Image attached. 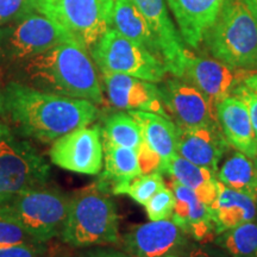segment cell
<instances>
[{
    "instance_id": "cell-6",
    "label": "cell",
    "mask_w": 257,
    "mask_h": 257,
    "mask_svg": "<svg viewBox=\"0 0 257 257\" xmlns=\"http://www.w3.org/2000/svg\"><path fill=\"white\" fill-rule=\"evenodd\" d=\"M50 173L36 148L0 121V202L25 189L46 186Z\"/></svg>"
},
{
    "instance_id": "cell-4",
    "label": "cell",
    "mask_w": 257,
    "mask_h": 257,
    "mask_svg": "<svg viewBox=\"0 0 257 257\" xmlns=\"http://www.w3.org/2000/svg\"><path fill=\"white\" fill-rule=\"evenodd\" d=\"M214 59L237 69L257 70V19L244 0H226L204 38Z\"/></svg>"
},
{
    "instance_id": "cell-41",
    "label": "cell",
    "mask_w": 257,
    "mask_h": 257,
    "mask_svg": "<svg viewBox=\"0 0 257 257\" xmlns=\"http://www.w3.org/2000/svg\"><path fill=\"white\" fill-rule=\"evenodd\" d=\"M4 110V93L0 92V113Z\"/></svg>"
},
{
    "instance_id": "cell-11",
    "label": "cell",
    "mask_w": 257,
    "mask_h": 257,
    "mask_svg": "<svg viewBox=\"0 0 257 257\" xmlns=\"http://www.w3.org/2000/svg\"><path fill=\"white\" fill-rule=\"evenodd\" d=\"M251 73L233 68L216 59L197 56L188 50L181 79L199 89L216 107L223 99L232 95Z\"/></svg>"
},
{
    "instance_id": "cell-24",
    "label": "cell",
    "mask_w": 257,
    "mask_h": 257,
    "mask_svg": "<svg viewBox=\"0 0 257 257\" xmlns=\"http://www.w3.org/2000/svg\"><path fill=\"white\" fill-rule=\"evenodd\" d=\"M162 174L186 186L197 194L200 200L210 206L218 194V179L213 170L204 168L176 154L163 168Z\"/></svg>"
},
{
    "instance_id": "cell-44",
    "label": "cell",
    "mask_w": 257,
    "mask_h": 257,
    "mask_svg": "<svg viewBox=\"0 0 257 257\" xmlns=\"http://www.w3.org/2000/svg\"><path fill=\"white\" fill-rule=\"evenodd\" d=\"M255 257H257V252H256V256Z\"/></svg>"
},
{
    "instance_id": "cell-22",
    "label": "cell",
    "mask_w": 257,
    "mask_h": 257,
    "mask_svg": "<svg viewBox=\"0 0 257 257\" xmlns=\"http://www.w3.org/2000/svg\"><path fill=\"white\" fill-rule=\"evenodd\" d=\"M110 28L136 42L163 61L159 41L134 0H115Z\"/></svg>"
},
{
    "instance_id": "cell-21",
    "label": "cell",
    "mask_w": 257,
    "mask_h": 257,
    "mask_svg": "<svg viewBox=\"0 0 257 257\" xmlns=\"http://www.w3.org/2000/svg\"><path fill=\"white\" fill-rule=\"evenodd\" d=\"M104 172L98 184L112 194H123L124 189L133 180L142 175L138 163L137 150L105 142Z\"/></svg>"
},
{
    "instance_id": "cell-18",
    "label": "cell",
    "mask_w": 257,
    "mask_h": 257,
    "mask_svg": "<svg viewBox=\"0 0 257 257\" xmlns=\"http://www.w3.org/2000/svg\"><path fill=\"white\" fill-rule=\"evenodd\" d=\"M219 127L230 147L255 160L257 138L245 102L236 95H229L216 106Z\"/></svg>"
},
{
    "instance_id": "cell-32",
    "label": "cell",
    "mask_w": 257,
    "mask_h": 257,
    "mask_svg": "<svg viewBox=\"0 0 257 257\" xmlns=\"http://www.w3.org/2000/svg\"><path fill=\"white\" fill-rule=\"evenodd\" d=\"M44 252V243H17L0 245V257H42Z\"/></svg>"
},
{
    "instance_id": "cell-7",
    "label": "cell",
    "mask_w": 257,
    "mask_h": 257,
    "mask_svg": "<svg viewBox=\"0 0 257 257\" xmlns=\"http://www.w3.org/2000/svg\"><path fill=\"white\" fill-rule=\"evenodd\" d=\"M101 73H115L160 83L165 80V63L146 48L110 28L89 50Z\"/></svg>"
},
{
    "instance_id": "cell-30",
    "label": "cell",
    "mask_w": 257,
    "mask_h": 257,
    "mask_svg": "<svg viewBox=\"0 0 257 257\" xmlns=\"http://www.w3.org/2000/svg\"><path fill=\"white\" fill-rule=\"evenodd\" d=\"M17 243H38L12 218L0 214V245Z\"/></svg>"
},
{
    "instance_id": "cell-8",
    "label": "cell",
    "mask_w": 257,
    "mask_h": 257,
    "mask_svg": "<svg viewBox=\"0 0 257 257\" xmlns=\"http://www.w3.org/2000/svg\"><path fill=\"white\" fill-rule=\"evenodd\" d=\"M76 42L56 19L30 12L8 29H0V47L14 61H27L63 43ZM78 43V42H76Z\"/></svg>"
},
{
    "instance_id": "cell-19",
    "label": "cell",
    "mask_w": 257,
    "mask_h": 257,
    "mask_svg": "<svg viewBox=\"0 0 257 257\" xmlns=\"http://www.w3.org/2000/svg\"><path fill=\"white\" fill-rule=\"evenodd\" d=\"M169 187L175 197V208L172 219L198 242L216 238V229L210 207L204 204L192 189L175 180L170 181Z\"/></svg>"
},
{
    "instance_id": "cell-37",
    "label": "cell",
    "mask_w": 257,
    "mask_h": 257,
    "mask_svg": "<svg viewBox=\"0 0 257 257\" xmlns=\"http://www.w3.org/2000/svg\"><path fill=\"white\" fill-rule=\"evenodd\" d=\"M102 9H104L106 19H107L108 25H111V17H112V11H113V6L115 0H100Z\"/></svg>"
},
{
    "instance_id": "cell-25",
    "label": "cell",
    "mask_w": 257,
    "mask_h": 257,
    "mask_svg": "<svg viewBox=\"0 0 257 257\" xmlns=\"http://www.w3.org/2000/svg\"><path fill=\"white\" fill-rule=\"evenodd\" d=\"M221 184L234 191L257 199V169L253 160L240 152H234L217 172Z\"/></svg>"
},
{
    "instance_id": "cell-36",
    "label": "cell",
    "mask_w": 257,
    "mask_h": 257,
    "mask_svg": "<svg viewBox=\"0 0 257 257\" xmlns=\"http://www.w3.org/2000/svg\"><path fill=\"white\" fill-rule=\"evenodd\" d=\"M78 257H133L127 252L119 251L110 248H96L88 250V251L81 253Z\"/></svg>"
},
{
    "instance_id": "cell-27",
    "label": "cell",
    "mask_w": 257,
    "mask_h": 257,
    "mask_svg": "<svg viewBox=\"0 0 257 257\" xmlns=\"http://www.w3.org/2000/svg\"><path fill=\"white\" fill-rule=\"evenodd\" d=\"M216 243L231 257H255L257 252V218L216 236Z\"/></svg>"
},
{
    "instance_id": "cell-15",
    "label": "cell",
    "mask_w": 257,
    "mask_h": 257,
    "mask_svg": "<svg viewBox=\"0 0 257 257\" xmlns=\"http://www.w3.org/2000/svg\"><path fill=\"white\" fill-rule=\"evenodd\" d=\"M57 21L89 51L110 29L100 0H59Z\"/></svg>"
},
{
    "instance_id": "cell-1",
    "label": "cell",
    "mask_w": 257,
    "mask_h": 257,
    "mask_svg": "<svg viewBox=\"0 0 257 257\" xmlns=\"http://www.w3.org/2000/svg\"><path fill=\"white\" fill-rule=\"evenodd\" d=\"M6 115L22 137L53 143L76 128L88 126L99 115L94 102L40 91L10 82L4 92Z\"/></svg>"
},
{
    "instance_id": "cell-26",
    "label": "cell",
    "mask_w": 257,
    "mask_h": 257,
    "mask_svg": "<svg viewBox=\"0 0 257 257\" xmlns=\"http://www.w3.org/2000/svg\"><path fill=\"white\" fill-rule=\"evenodd\" d=\"M105 142L138 150L143 137L140 125L128 112H115L106 118L101 128Z\"/></svg>"
},
{
    "instance_id": "cell-3",
    "label": "cell",
    "mask_w": 257,
    "mask_h": 257,
    "mask_svg": "<svg viewBox=\"0 0 257 257\" xmlns=\"http://www.w3.org/2000/svg\"><path fill=\"white\" fill-rule=\"evenodd\" d=\"M61 238L73 248L119 242V216L110 192L93 182L74 193Z\"/></svg>"
},
{
    "instance_id": "cell-39",
    "label": "cell",
    "mask_w": 257,
    "mask_h": 257,
    "mask_svg": "<svg viewBox=\"0 0 257 257\" xmlns=\"http://www.w3.org/2000/svg\"><path fill=\"white\" fill-rule=\"evenodd\" d=\"M186 257H213L210 252L201 248H193L187 252Z\"/></svg>"
},
{
    "instance_id": "cell-31",
    "label": "cell",
    "mask_w": 257,
    "mask_h": 257,
    "mask_svg": "<svg viewBox=\"0 0 257 257\" xmlns=\"http://www.w3.org/2000/svg\"><path fill=\"white\" fill-rule=\"evenodd\" d=\"M36 12L31 0H0V27Z\"/></svg>"
},
{
    "instance_id": "cell-43",
    "label": "cell",
    "mask_w": 257,
    "mask_h": 257,
    "mask_svg": "<svg viewBox=\"0 0 257 257\" xmlns=\"http://www.w3.org/2000/svg\"><path fill=\"white\" fill-rule=\"evenodd\" d=\"M167 257H178L176 255H172V256H167Z\"/></svg>"
},
{
    "instance_id": "cell-20",
    "label": "cell",
    "mask_w": 257,
    "mask_h": 257,
    "mask_svg": "<svg viewBox=\"0 0 257 257\" xmlns=\"http://www.w3.org/2000/svg\"><path fill=\"white\" fill-rule=\"evenodd\" d=\"M216 234L257 218V199L218 182V194L210 205Z\"/></svg>"
},
{
    "instance_id": "cell-2",
    "label": "cell",
    "mask_w": 257,
    "mask_h": 257,
    "mask_svg": "<svg viewBox=\"0 0 257 257\" xmlns=\"http://www.w3.org/2000/svg\"><path fill=\"white\" fill-rule=\"evenodd\" d=\"M31 87L69 98L102 104L101 85L88 51L76 42L63 43L23 63Z\"/></svg>"
},
{
    "instance_id": "cell-17",
    "label": "cell",
    "mask_w": 257,
    "mask_h": 257,
    "mask_svg": "<svg viewBox=\"0 0 257 257\" xmlns=\"http://www.w3.org/2000/svg\"><path fill=\"white\" fill-rule=\"evenodd\" d=\"M230 148L219 125L214 126L179 127L178 154L195 165L213 170Z\"/></svg>"
},
{
    "instance_id": "cell-38",
    "label": "cell",
    "mask_w": 257,
    "mask_h": 257,
    "mask_svg": "<svg viewBox=\"0 0 257 257\" xmlns=\"http://www.w3.org/2000/svg\"><path fill=\"white\" fill-rule=\"evenodd\" d=\"M244 85L246 86V87H249L250 89H252V91L257 92V72H252L250 75L244 80Z\"/></svg>"
},
{
    "instance_id": "cell-10",
    "label": "cell",
    "mask_w": 257,
    "mask_h": 257,
    "mask_svg": "<svg viewBox=\"0 0 257 257\" xmlns=\"http://www.w3.org/2000/svg\"><path fill=\"white\" fill-rule=\"evenodd\" d=\"M159 87L170 119L173 118L178 127L219 125L216 107L191 83L174 76L163 80Z\"/></svg>"
},
{
    "instance_id": "cell-28",
    "label": "cell",
    "mask_w": 257,
    "mask_h": 257,
    "mask_svg": "<svg viewBox=\"0 0 257 257\" xmlns=\"http://www.w3.org/2000/svg\"><path fill=\"white\" fill-rule=\"evenodd\" d=\"M166 187L165 179L162 173L155 172L150 174H144L136 178L126 186L123 194H126L134 199L137 204L146 206L148 201L152 199L157 192Z\"/></svg>"
},
{
    "instance_id": "cell-33",
    "label": "cell",
    "mask_w": 257,
    "mask_h": 257,
    "mask_svg": "<svg viewBox=\"0 0 257 257\" xmlns=\"http://www.w3.org/2000/svg\"><path fill=\"white\" fill-rule=\"evenodd\" d=\"M138 163H140L142 175L150 174V173L160 172L163 170V160L161 159L159 154H156L148 144L142 141L140 148L137 150Z\"/></svg>"
},
{
    "instance_id": "cell-34",
    "label": "cell",
    "mask_w": 257,
    "mask_h": 257,
    "mask_svg": "<svg viewBox=\"0 0 257 257\" xmlns=\"http://www.w3.org/2000/svg\"><path fill=\"white\" fill-rule=\"evenodd\" d=\"M232 94L238 96L239 99H242L245 102L250 114V119H251L253 131H255L257 138V92L252 91V89H250L244 83H242V85H239L238 87L234 89Z\"/></svg>"
},
{
    "instance_id": "cell-12",
    "label": "cell",
    "mask_w": 257,
    "mask_h": 257,
    "mask_svg": "<svg viewBox=\"0 0 257 257\" xmlns=\"http://www.w3.org/2000/svg\"><path fill=\"white\" fill-rule=\"evenodd\" d=\"M186 236L173 219L150 220L131 227L123 237V243L133 257H167L184 248Z\"/></svg>"
},
{
    "instance_id": "cell-23",
    "label": "cell",
    "mask_w": 257,
    "mask_h": 257,
    "mask_svg": "<svg viewBox=\"0 0 257 257\" xmlns=\"http://www.w3.org/2000/svg\"><path fill=\"white\" fill-rule=\"evenodd\" d=\"M140 125L143 141L166 163L178 154L179 127L169 118L146 111H128ZM163 172V170H162Z\"/></svg>"
},
{
    "instance_id": "cell-35",
    "label": "cell",
    "mask_w": 257,
    "mask_h": 257,
    "mask_svg": "<svg viewBox=\"0 0 257 257\" xmlns=\"http://www.w3.org/2000/svg\"><path fill=\"white\" fill-rule=\"evenodd\" d=\"M31 2L32 5H34L35 11L46 15L48 17L56 19L57 21L56 8L59 0H31Z\"/></svg>"
},
{
    "instance_id": "cell-42",
    "label": "cell",
    "mask_w": 257,
    "mask_h": 257,
    "mask_svg": "<svg viewBox=\"0 0 257 257\" xmlns=\"http://www.w3.org/2000/svg\"><path fill=\"white\" fill-rule=\"evenodd\" d=\"M253 163H255V167H256V169H257V156L255 157V160H253Z\"/></svg>"
},
{
    "instance_id": "cell-14",
    "label": "cell",
    "mask_w": 257,
    "mask_h": 257,
    "mask_svg": "<svg viewBox=\"0 0 257 257\" xmlns=\"http://www.w3.org/2000/svg\"><path fill=\"white\" fill-rule=\"evenodd\" d=\"M159 41L163 63L168 73L181 79L188 49L173 23L166 0H134Z\"/></svg>"
},
{
    "instance_id": "cell-40",
    "label": "cell",
    "mask_w": 257,
    "mask_h": 257,
    "mask_svg": "<svg viewBox=\"0 0 257 257\" xmlns=\"http://www.w3.org/2000/svg\"><path fill=\"white\" fill-rule=\"evenodd\" d=\"M244 3H245L250 11H251L253 17L257 19V0H244Z\"/></svg>"
},
{
    "instance_id": "cell-29",
    "label": "cell",
    "mask_w": 257,
    "mask_h": 257,
    "mask_svg": "<svg viewBox=\"0 0 257 257\" xmlns=\"http://www.w3.org/2000/svg\"><path fill=\"white\" fill-rule=\"evenodd\" d=\"M147 216L150 220L170 219L175 208V197L172 188L166 187L156 193L146 204Z\"/></svg>"
},
{
    "instance_id": "cell-9",
    "label": "cell",
    "mask_w": 257,
    "mask_h": 257,
    "mask_svg": "<svg viewBox=\"0 0 257 257\" xmlns=\"http://www.w3.org/2000/svg\"><path fill=\"white\" fill-rule=\"evenodd\" d=\"M51 162L85 175H98L104 166L101 128L83 126L57 138L50 148Z\"/></svg>"
},
{
    "instance_id": "cell-5",
    "label": "cell",
    "mask_w": 257,
    "mask_h": 257,
    "mask_svg": "<svg viewBox=\"0 0 257 257\" xmlns=\"http://www.w3.org/2000/svg\"><path fill=\"white\" fill-rule=\"evenodd\" d=\"M70 197L56 187L25 189L0 202V214L12 218L38 243L61 236Z\"/></svg>"
},
{
    "instance_id": "cell-13",
    "label": "cell",
    "mask_w": 257,
    "mask_h": 257,
    "mask_svg": "<svg viewBox=\"0 0 257 257\" xmlns=\"http://www.w3.org/2000/svg\"><path fill=\"white\" fill-rule=\"evenodd\" d=\"M108 100L127 111L153 112L169 118L157 83L115 73H101Z\"/></svg>"
},
{
    "instance_id": "cell-16",
    "label": "cell",
    "mask_w": 257,
    "mask_h": 257,
    "mask_svg": "<svg viewBox=\"0 0 257 257\" xmlns=\"http://www.w3.org/2000/svg\"><path fill=\"white\" fill-rule=\"evenodd\" d=\"M226 0H166L185 44L198 49Z\"/></svg>"
}]
</instances>
